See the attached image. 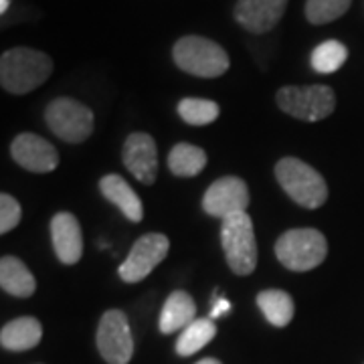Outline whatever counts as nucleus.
<instances>
[{"label": "nucleus", "mask_w": 364, "mask_h": 364, "mask_svg": "<svg viewBox=\"0 0 364 364\" xmlns=\"http://www.w3.org/2000/svg\"><path fill=\"white\" fill-rule=\"evenodd\" d=\"M287 0H239L235 6V21L249 33L263 35L279 23Z\"/></svg>", "instance_id": "ddd939ff"}, {"label": "nucleus", "mask_w": 364, "mask_h": 364, "mask_svg": "<svg viewBox=\"0 0 364 364\" xmlns=\"http://www.w3.org/2000/svg\"><path fill=\"white\" fill-rule=\"evenodd\" d=\"M196 364H221L217 358H203V360H198Z\"/></svg>", "instance_id": "cd10ccee"}, {"label": "nucleus", "mask_w": 364, "mask_h": 364, "mask_svg": "<svg viewBox=\"0 0 364 364\" xmlns=\"http://www.w3.org/2000/svg\"><path fill=\"white\" fill-rule=\"evenodd\" d=\"M53 73V61L45 53L14 47L2 53L0 59V83L4 91L14 95H25L37 90Z\"/></svg>", "instance_id": "f257e3e1"}, {"label": "nucleus", "mask_w": 364, "mask_h": 364, "mask_svg": "<svg viewBox=\"0 0 364 364\" xmlns=\"http://www.w3.org/2000/svg\"><path fill=\"white\" fill-rule=\"evenodd\" d=\"M11 154L18 166H23L28 172L45 174L57 168L59 164V154L57 148L45 138L35 136V134H21L14 138L11 146Z\"/></svg>", "instance_id": "9b49d317"}, {"label": "nucleus", "mask_w": 364, "mask_h": 364, "mask_svg": "<svg viewBox=\"0 0 364 364\" xmlns=\"http://www.w3.org/2000/svg\"><path fill=\"white\" fill-rule=\"evenodd\" d=\"M55 255L65 265H75L83 255V237L79 221L71 213H57L51 221Z\"/></svg>", "instance_id": "4468645a"}, {"label": "nucleus", "mask_w": 364, "mask_h": 364, "mask_svg": "<svg viewBox=\"0 0 364 364\" xmlns=\"http://www.w3.org/2000/svg\"><path fill=\"white\" fill-rule=\"evenodd\" d=\"M23 210L11 195H0V233L6 235L21 223Z\"/></svg>", "instance_id": "393cba45"}, {"label": "nucleus", "mask_w": 364, "mask_h": 364, "mask_svg": "<svg viewBox=\"0 0 364 364\" xmlns=\"http://www.w3.org/2000/svg\"><path fill=\"white\" fill-rule=\"evenodd\" d=\"M9 6H11V0H0V11H2V14L9 11Z\"/></svg>", "instance_id": "bb28decb"}, {"label": "nucleus", "mask_w": 364, "mask_h": 364, "mask_svg": "<svg viewBox=\"0 0 364 364\" xmlns=\"http://www.w3.org/2000/svg\"><path fill=\"white\" fill-rule=\"evenodd\" d=\"M196 306L195 299L191 298L186 291H174L170 294L168 299L164 301V308L160 312V332L162 334H172L176 330H184L186 326L195 322Z\"/></svg>", "instance_id": "f3484780"}, {"label": "nucleus", "mask_w": 364, "mask_h": 364, "mask_svg": "<svg viewBox=\"0 0 364 364\" xmlns=\"http://www.w3.org/2000/svg\"><path fill=\"white\" fill-rule=\"evenodd\" d=\"M124 164L136 181L154 184L158 174V150L152 136L134 132L124 144Z\"/></svg>", "instance_id": "f8f14e48"}, {"label": "nucleus", "mask_w": 364, "mask_h": 364, "mask_svg": "<svg viewBox=\"0 0 364 364\" xmlns=\"http://www.w3.org/2000/svg\"><path fill=\"white\" fill-rule=\"evenodd\" d=\"M100 191L102 195L114 203L122 215L132 223H140L144 219V208L142 203H140V196L134 193L128 182L124 181L119 174H107L100 181Z\"/></svg>", "instance_id": "2eb2a0df"}, {"label": "nucleus", "mask_w": 364, "mask_h": 364, "mask_svg": "<svg viewBox=\"0 0 364 364\" xmlns=\"http://www.w3.org/2000/svg\"><path fill=\"white\" fill-rule=\"evenodd\" d=\"M249 188L239 176H223L207 188L203 196V208L210 217H219L221 221L233 217L237 213H245L249 207Z\"/></svg>", "instance_id": "9d476101"}, {"label": "nucleus", "mask_w": 364, "mask_h": 364, "mask_svg": "<svg viewBox=\"0 0 364 364\" xmlns=\"http://www.w3.org/2000/svg\"><path fill=\"white\" fill-rule=\"evenodd\" d=\"M257 306L275 328H284L294 318V299L284 289H265L257 296Z\"/></svg>", "instance_id": "aec40b11"}, {"label": "nucleus", "mask_w": 364, "mask_h": 364, "mask_svg": "<svg viewBox=\"0 0 364 364\" xmlns=\"http://www.w3.org/2000/svg\"><path fill=\"white\" fill-rule=\"evenodd\" d=\"M172 59L184 73H191L195 77H221L229 69V55L221 45L196 35L176 41Z\"/></svg>", "instance_id": "7ed1b4c3"}, {"label": "nucleus", "mask_w": 364, "mask_h": 364, "mask_svg": "<svg viewBox=\"0 0 364 364\" xmlns=\"http://www.w3.org/2000/svg\"><path fill=\"white\" fill-rule=\"evenodd\" d=\"M205 166H207V154L198 146L181 142L170 150L168 168L174 176L193 178L196 174H200Z\"/></svg>", "instance_id": "6ab92c4d"}, {"label": "nucleus", "mask_w": 364, "mask_h": 364, "mask_svg": "<svg viewBox=\"0 0 364 364\" xmlns=\"http://www.w3.org/2000/svg\"><path fill=\"white\" fill-rule=\"evenodd\" d=\"M43 338V326L37 318L23 316L11 320L0 330V344L2 348L13 352H25L35 348Z\"/></svg>", "instance_id": "dca6fc26"}, {"label": "nucleus", "mask_w": 364, "mask_h": 364, "mask_svg": "<svg viewBox=\"0 0 364 364\" xmlns=\"http://www.w3.org/2000/svg\"><path fill=\"white\" fill-rule=\"evenodd\" d=\"M49 130L67 144L85 142L93 132V112L71 97L53 100L45 109Z\"/></svg>", "instance_id": "0eeeda50"}, {"label": "nucleus", "mask_w": 364, "mask_h": 364, "mask_svg": "<svg viewBox=\"0 0 364 364\" xmlns=\"http://www.w3.org/2000/svg\"><path fill=\"white\" fill-rule=\"evenodd\" d=\"M275 178L299 207L320 208L328 198L322 174L299 158H282L275 164Z\"/></svg>", "instance_id": "f03ea898"}, {"label": "nucleus", "mask_w": 364, "mask_h": 364, "mask_svg": "<svg viewBox=\"0 0 364 364\" xmlns=\"http://www.w3.org/2000/svg\"><path fill=\"white\" fill-rule=\"evenodd\" d=\"M348 59V49L340 41H324L312 53V67L318 73H334Z\"/></svg>", "instance_id": "4be33fe9"}, {"label": "nucleus", "mask_w": 364, "mask_h": 364, "mask_svg": "<svg viewBox=\"0 0 364 364\" xmlns=\"http://www.w3.org/2000/svg\"><path fill=\"white\" fill-rule=\"evenodd\" d=\"M217 334V326L213 324V320L200 318L195 320L191 326H186L182 330V334L176 340V354L178 356H193L198 350H203L210 340Z\"/></svg>", "instance_id": "412c9836"}, {"label": "nucleus", "mask_w": 364, "mask_h": 364, "mask_svg": "<svg viewBox=\"0 0 364 364\" xmlns=\"http://www.w3.org/2000/svg\"><path fill=\"white\" fill-rule=\"evenodd\" d=\"M328 243L316 229H289L275 243L279 263L291 272H310L326 259Z\"/></svg>", "instance_id": "39448f33"}, {"label": "nucleus", "mask_w": 364, "mask_h": 364, "mask_svg": "<svg viewBox=\"0 0 364 364\" xmlns=\"http://www.w3.org/2000/svg\"><path fill=\"white\" fill-rule=\"evenodd\" d=\"M168 249L170 241L166 235H142L134 243L130 255L119 265V269H117L119 277L126 284H138V282H142V279H146L150 273L154 272V267L160 265V261H164V257L168 255Z\"/></svg>", "instance_id": "6e6552de"}, {"label": "nucleus", "mask_w": 364, "mask_h": 364, "mask_svg": "<svg viewBox=\"0 0 364 364\" xmlns=\"http://www.w3.org/2000/svg\"><path fill=\"white\" fill-rule=\"evenodd\" d=\"M275 100L287 116L304 122H320L336 107V95L328 85H287L277 91Z\"/></svg>", "instance_id": "423d86ee"}, {"label": "nucleus", "mask_w": 364, "mask_h": 364, "mask_svg": "<svg viewBox=\"0 0 364 364\" xmlns=\"http://www.w3.org/2000/svg\"><path fill=\"white\" fill-rule=\"evenodd\" d=\"M0 286L11 296L31 298L37 289V282L23 261L6 255L0 261Z\"/></svg>", "instance_id": "a211bd4d"}, {"label": "nucleus", "mask_w": 364, "mask_h": 364, "mask_svg": "<svg viewBox=\"0 0 364 364\" xmlns=\"http://www.w3.org/2000/svg\"><path fill=\"white\" fill-rule=\"evenodd\" d=\"M352 0H306V18L312 25H326L350 9Z\"/></svg>", "instance_id": "b1692460"}, {"label": "nucleus", "mask_w": 364, "mask_h": 364, "mask_svg": "<svg viewBox=\"0 0 364 364\" xmlns=\"http://www.w3.org/2000/svg\"><path fill=\"white\" fill-rule=\"evenodd\" d=\"M221 243L227 263L237 275H249L257 267V243L247 213H237L221 221Z\"/></svg>", "instance_id": "20e7f679"}, {"label": "nucleus", "mask_w": 364, "mask_h": 364, "mask_svg": "<svg viewBox=\"0 0 364 364\" xmlns=\"http://www.w3.org/2000/svg\"><path fill=\"white\" fill-rule=\"evenodd\" d=\"M229 310H231V301H229V299L219 298L217 301H215L213 310H210V318H213V320H217V318L225 316V314L229 312Z\"/></svg>", "instance_id": "a878e982"}, {"label": "nucleus", "mask_w": 364, "mask_h": 364, "mask_svg": "<svg viewBox=\"0 0 364 364\" xmlns=\"http://www.w3.org/2000/svg\"><path fill=\"white\" fill-rule=\"evenodd\" d=\"M97 348L107 364H128L134 354L130 322L122 310H109L102 316L97 328Z\"/></svg>", "instance_id": "1a4fd4ad"}, {"label": "nucleus", "mask_w": 364, "mask_h": 364, "mask_svg": "<svg viewBox=\"0 0 364 364\" xmlns=\"http://www.w3.org/2000/svg\"><path fill=\"white\" fill-rule=\"evenodd\" d=\"M221 114L219 104L200 97H184L178 104V116L191 126H207L213 124Z\"/></svg>", "instance_id": "5701e85b"}]
</instances>
